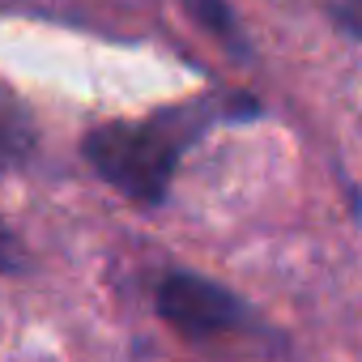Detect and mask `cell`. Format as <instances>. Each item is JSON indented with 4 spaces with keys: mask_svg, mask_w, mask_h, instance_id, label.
Segmentation results:
<instances>
[{
    "mask_svg": "<svg viewBox=\"0 0 362 362\" xmlns=\"http://www.w3.org/2000/svg\"><path fill=\"white\" fill-rule=\"evenodd\" d=\"M256 98H192L179 107H162L145 119H115L86 132L81 153L98 170V179L136 205H162L170 192L175 166L214 124L222 119H256Z\"/></svg>",
    "mask_w": 362,
    "mask_h": 362,
    "instance_id": "1",
    "label": "cell"
},
{
    "mask_svg": "<svg viewBox=\"0 0 362 362\" xmlns=\"http://www.w3.org/2000/svg\"><path fill=\"white\" fill-rule=\"evenodd\" d=\"M26 269V252L18 243V235L0 222V273H22Z\"/></svg>",
    "mask_w": 362,
    "mask_h": 362,
    "instance_id": "6",
    "label": "cell"
},
{
    "mask_svg": "<svg viewBox=\"0 0 362 362\" xmlns=\"http://www.w3.org/2000/svg\"><path fill=\"white\" fill-rule=\"evenodd\" d=\"M184 9L197 18L201 30H209V39H218L226 52L235 56H247V43H243V30H239V18L226 0H184Z\"/></svg>",
    "mask_w": 362,
    "mask_h": 362,
    "instance_id": "4",
    "label": "cell"
},
{
    "mask_svg": "<svg viewBox=\"0 0 362 362\" xmlns=\"http://www.w3.org/2000/svg\"><path fill=\"white\" fill-rule=\"evenodd\" d=\"M35 124H30V111L9 94L0 90V166H22L30 153H35Z\"/></svg>",
    "mask_w": 362,
    "mask_h": 362,
    "instance_id": "3",
    "label": "cell"
},
{
    "mask_svg": "<svg viewBox=\"0 0 362 362\" xmlns=\"http://www.w3.org/2000/svg\"><path fill=\"white\" fill-rule=\"evenodd\" d=\"M328 18H332L349 39H362V0H332V5H328Z\"/></svg>",
    "mask_w": 362,
    "mask_h": 362,
    "instance_id": "5",
    "label": "cell"
},
{
    "mask_svg": "<svg viewBox=\"0 0 362 362\" xmlns=\"http://www.w3.org/2000/svg\"><path fill=\"white\" fill-rule=\"evenodd\" d=\"M153 307L179 337L192 341V345L239 337L252 324V307L235 290H226V286H218V281H209L201 273H188V269H175V273H166L158 281Z\"/></svg>",
    "mask_w": 362,
    "mask_h": 362,
    "instance_id": "2",
    "label": "cell"
}]
</instances>
